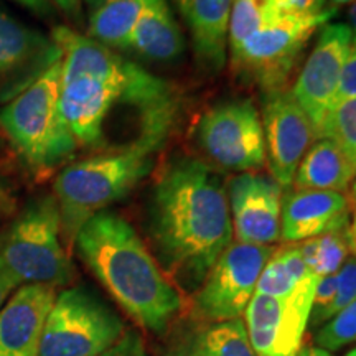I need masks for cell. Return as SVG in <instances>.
<instances>
[{
	"instance_id": "cell-1",
	"label": "cell",
	"mask_w": 356,
	"mask_h": 356,
	"mask_svg": "<svg viewBox=\"0 0 356 356\" xmlns=\"http://www.w3.org/2000/svg\"><path fill=\"white\" fill-rule=\"evenodd\" d=\"M51 38L63 51L60 111L78 147L113 149L118 121L137 134L175 126L177 97L165 79L70 26H55Z\"/></svg>"
},
{
	"instance_id": "cell-2",
	"label": "cell",
	"mask_w": 356,
	"mask_h": 356,
	"mask_svg": "<svg viewBox=\"0 0 356 356\" xmlns=\"http://www.w3.org/2000/svg\"><path fill=\"white\" fill-rule=\"evenodd\" d=\"M147 234L154 257L177 291L193 296L233 241L221 178L198 159L167 163L150 191Z\"/></svg>"
},
{
	"instance_id": "cell-3",
	"label": "cell",
	"mask_w": 356,
	"mask_h": 356,
	"mask_svg": "<svg viewBox=\"0 0 356 356\" xmlns=\"http://www.w3.org/2000/svg\"><path fill=\"white\" fill-rule=\"evenodd\" d=\"M73 249L142 328L155 335L170 328L184 297L126 218L109 210L97 213L79 229Z\"/></svg>"
},
{
	"instance_id": "cell-4",
	"label": "cell",
	"mask_w": 356,
	"mask_h": 356,
	"mask_svg": "<svg viewBox=\"0 0 356 356\" xmlns=\"http://www.w3.org/2000/svg\"><path fill=\"white\" fill-rule=\"evenodd\" d=\"M172 129H155L122 147L70 163L53 184L61 216V238L71 251L79 229L97 213L121 202L152 172Z\"/></svg>"
},
{
	"instance_id": "cell-5",
	"label": "cell",
	"mask_w": 356,
	"mask_h": 356,
	"mask_svg": "<svg viewBox=\"0 0 356 356\" xmlns=\"http://www.w3.org/2000/svg\"><path fill=\"white\" fill-rule=\"evenodd\" d=\"M61 58L10 102L0 106V132L29 172L51 175L79 149L60 111Z\"/></svg>"
},
{
	"instance_id": "cell-6",
	"label": "cell",
	"mask_w": 356,
	"mask_h": 356,
	"mask_svg": "<svg viewBox=\"0 0 356 356\" xmlns=\"http://www.w3.org/2000/svg\"><path fill=\"white\" fill-rule=\"evenodd\" d=\"M0 274L17 289L68 286L74 279L55 195H35L0 231Z\"/></svg>"
},
{
	"instance_id": "cell-7",
	"label": "cell",
	"mask_w": 356,
	"mask_h": 356,
	"mask_svg": "<svg viewBox=\"0 0 356 356\" xmlns=\"http://www.w3.org/2000/svg\"><path fill=\"white\" fill-rule=\"evenodd\" d=\"M126 333L124 322L84 287L56 296L44 322L38 356H96Z\"/></svg>"
},
{
	"instance_id": "cell-8",
	"label": "cell",
	"mask_w": 356,
	"mask_h": 356,
	"mask_svg": "<svg viewBox=\"0 0 356 356\" xmlns=\"http://www.w3.org/2000/svg\"><path fill=\"white\" fill-rule=\"evenodd\" d=\"M333 13L335 10L330 8L317 17H279L231 53V63L238 73L254 79L264 91H282L305 43Z\"/></svg>"
},
{
	"instance_id": "cell-9",
	"label": "cell",
	"mask_w": 356,
	"mask_h": 356,
	"mask_svg": "<svg viewBox=\"0 0 356 356\" xmlns=\"http://www.w3.org/2000/svg\"><path fill=\"white\" fill-rule=\"evenodd\" d=\"M273 252V246L231 243L191 296V318L220 323L241 317Z\"/></svg>"
},
{
	"instance_id": "cell-10",
	"label": "cell",
	"mask_w": 356,
	"mask_h": 356,
	"mask_svg": "<svg viewBox=\"0 0 356 356\" xmlns=\"http://www.w3.org/2000/svg\"><path fill=\"white\" fill-rule=\"evenodd\" d=\"M198 144L213 163L231 172H252L266 165L264 129L251 101L221 102L202 115Z\"/></svg>"
},
{
	"instance_id": "cell-11",
	"label": "cell",
	"mask_w": 356,
	"mask_h": 356,
	"mask_svg": "<svg viewBox=\"0 0 356 356\" xmlns=\"http://www.w3.org/2000/svg\"><path fill=\"white\" fill-rule=\"evenodd\" d=\"M351 43L353 33L348 24H325L293 84V99L310 119L317 139L328 111L335 104Z\"/></svg>"
},
{
	"instance_id": "cell-12",
	"label": "cell",
	"mask_w": 356,
	"mask_h": 356,
	"mask_svg": "<svg viewBox=\"0 0 356 356\" xmlns=\"http://www.w3.org/2000/svg\"><path fill=\"white\" fill-rule=\"evenodd\" d=\"M314 293L289 299L256 293L244 310L249 345L256 356H297L314 305Z\"/></svg>"
},
{
	"instance_id": "cell-13",
	"label": "cell",
	"mask_w": 356,
	"mask_h": 356,
	"mask_svg": "<svg viewBox=\"0 0 356 356\" xmlns=\"http://www.w3.org/2000/svg\"><path fill=\"white\" fill-rule=\"evenodd\" d=\"M63 51L55 40L0 8V106L10 102L56 61Z\"/></svg>"
},
{
	"instance_id": "cell-14",
	"label": "cell",
	"mask_w": 356,
	"mask_h": 356,
	"mask_svg": "<svg viewBox=\"0 0 356 356\" xmlns=\"http://www.w3.org/2000/svg\"><path fill=\"white\" fill-rule=\"evenodd\" d=\"M266 160L280 186H292L302 157L317 134L292 92H267L262 106Z\"/></svg>"
},
{
	"instance_id": "cell-15",
	"label": "cell",
	"mask_w": 356,
	"mask_h": 356,
	"mask_svg": "<svg viewBox=\"0 0 356 356\" xmlns=\"http://www.w3.org/2000/svg\"><path fill=\"white\" fill-rule=\"evenodd\" d=\"M282 186L273 177L244 172L229 184V211L238 243L270 246L280 239Z\"/></svg>"
},
{
	"instance_id": "cell-16",
	"label": "cell",
	"mask_w": 356,
	"mask_h": 356,
	"mask_svg": "<svg viewBox=\"0 0 356 356\" xmlns=\"http://www.w3.org/2000/svg\"><path fill=\"white\" fill-rule=\"evenodd\" d=\"M350 200L340 191L293 190L282 197L280 239L296 244L348 228Z\"/></svg>"
},
{
	"instance_id": "cell-17",
	"label": "cell",
	"mask_w": 356,
	"mask_h": 356,
	"mask_svg": "<svg viewBox=\"0 0 356 356\" xmlns=\"http://www.w3.org/2000/svg\"><path fill=\"white\" fill-rule=\"evenodd\" d=\"M56 287L20 286L0 309V356H38Z\"/></svg>"
},
{
	"instance_id": "cell-18",
	"label": "cell",
	"mask_w": 356,
	"mask_h": 356,
	"mask_svg": "<svg viewBox=\"0 0 356 356\" xmlns=\"http://www.w3.org/2000/svg\"><path fill=\"white\" fill-rule=\"evenodd\" d=\"M234 0H178L204 68L221 71L228 61V30Z\"/></svg>"
},
{
	"instance_id": "cell-19",
	"label": "cell",
	"mask_w": 356,
	"mask_h": 356,
	"mask_svg": "<svg viewBox=\"0 0 356 356\" xmlns=\"http://www.w3.org/2000/svg\"><path fill=\"white\" fill-rule=\"evenodd\" d=\"M165 356H256L241 318L220 323L191 320L173 332Z\"/></svg>"
},
{
	"instance_id": "cell-20",
	"label": "cell",
	"mask_w": 356,
	"mask_h": 356,
	"mask_svg": "<svg viewBox=\"0 0 356 356\" xmlns=\"http://www.w3.org/2000/svg\"><path fill=\"white\" fill-rule=\"evenodd\" d=\"M129 50L154 61H172L184 53V35L167 0H144Z\"/></svg>"
},
{
	"instance_id": "cell-21",
	"label": "cell",
	"mask_w": 356,
	"mask_h": 356,
	"mask_svg": "<svg viewBox=\"0 0 356 356\" xmlns=\"http://www.w3.org/2000/svg\"><path fill=\"white\" fill-rule=\"evenodd\" d=\"M356 178V163L332 139H317L302 157L296 175V190L343 191Z\"/></svg>"
},
{
	"instance_id": "cell-22",
	"label": "cell",
	"mask_w": 356,
	"mask_h": 356,
	"mask_svg": "<svg viewBox=\"0 0 356 356\" xmlns=\"http://www.w3.org/2000/svg\"><path fill=\"white\" fill-rule=\"evenodd\" d=\"M318 277L310 273L302 259L299 244L277 249L266 262L256 286V293L289 299L304 292H315Z\"/></svg>"
},
{
	"instance_id": "cell-23",
	"label": "cell",
	"mask_w": 356,
	"mask_h": 356,
	"mask_svg": "<svg viewBox=\"0 0 356 356\" xmlns=\"http://www.w3.org/2000/svg\"><path fill=\"white\" fill-rule=\"evenodd\" d=\"M88 37L111 50H129L144 0H89Z\"/></svg>"
},
{
	"instance_id": "cell-24",
	"label": "cell",
	"mask_w": 356,
	"mask_h": 356,
	"mask_svg": "<svg viewBox=\"0 0 356 356\" xmlns=\"http://www.w3.org/2000/svg\"><path fill=\"white\" fill-rule=\"evenodd\" d=\"M302 259L315 277L337 274L346 257L355 251V244L351 241L350 228L337 233H327L317 238L307 239L299 244Z\"/></svg>"
},
{
	"instance_id": "cell-25",
	"label": "cell",
	"mask_w": 356,
	"mask_h": 356,
	"mask_svg": "<svg viewBox=\"0 0 356 356\" xmlns=\"http://www.w3.org/2000/svg\"><path fill=\"white\" fill-rule=\"evenodd\" d=\"M279 17L282 15L275 0H234L228 30L229 55L257 30Z\"/></svg>"
},
{
	"instance_id": "cell-26",
	"label": "cell",
	"mask_w": 356,
	"mask_h": 356,
	"mask_svg": "<svg viewBox=\"0 0 356 356\" xmlns=\"http://www.w3.org/2000/svg\"><path fill=\"white\" fill-rule=\"evenodd\" d=\"M318 139L337 142L356 163V96L332 106L318 132Z\"/></svg>"
},
{
	"instance_id": "cell-27",
	"label": "cell",
	"mask_w": 356,
	"mask_h": 356,
	"mask_svg": "<svg viewBox=\"0 0 356 356\" xmlns=\"http://www.w3.org/2000/svg\"><path fill=\"white\" fill-rule=\"evenodd\" d=\"M315 341L327 351H338L356 341V299L320 328Z\"/></svg>"
},
{
	"instance_id": "cell-28",
	"label": "cell",
	"mask_w": 356,
	"mask_h": 356,
	"mask_svg": "<svg viewBox=\"0 0 356 356\" xmlns=\"http://www.w3.org/2000/svg\"><path fill=\"white\" fill-rule=\"evenodd\" d=\"M356 299V249L346 257L337 273V296L333 299L330 309L327 310L323 317V323L335 317L340 310Z\"/></svg>"
},
{
	"instance_id": "cell-29",
	"label": "cell",
	"mask_w": 356,
	"mask_h": 356,
	"mask_svg": "<svg viewBox=\"0 0 356 356\" xmlns=\"http://www.w3.org/2000/svg\"><path fill=\"white\" fill-rule=\"evenodd\" d=\"M280 15L291 17H317L327 8L328 0H275Z\"/></svg>"
},
{
	"instance_id": "cell-30",
	"label": "cell",
	"mask_w": 356,
	"mask_h": 356,
	"mask_svg": "<svg viewBox=\"0 0 356 356\" xmlns=\"http://www.w3.org/2000/svg\"><path fill=\"white\" fill-rule=\"evenodd\" d=\"M96 356H147V350L139 333L126 330L121 340Z\"/></svg>"
},
{
	"instance_id": "cell-31",
	"label": "cell",
	"mask_w": 356,
	"mask_h": 356,
	"mask_svg": "<svg viewBox=\"0 0 356 356\" xmlns=\"http://www.w3.org/2000/svg\"><path fill=\"white\" fill-rule=\"evenodd\" d=\"M355 96H356V42L351 43V50H350L348 60H346L345 63L343 73H341V81H340V88H338L335 102L348 99V97H355Z\"/></svg>"
},
{
	"instance_id": "cell-32",
	"label": "cell",
	"mask_w": 356,
	"mask_h": 356,
	"mask_svg": "<svg viewBox=\"0 0 356 356\" xmlns=\"http://www.w3.org/2000/svg\"><path fill=\"white\" fill-rule=\"evenodd\" d=\"M15 195L12 193L10 186L0 178V222L6 221L15 211Z\"/></svg>"
},
{
	"instance_id": "cell-33",
	"label": "cell",
	"mask_w": 356,
	"mask_h": 356,
	"mask_svg": "<svg viewBox=\"0 0 356 356\" xmlns=\"http://www.w3.org/2000/svg\"><path fill=\"white\" fill-rule=\"evenodd\" d=\"M53 7L60 8L73 22L81 20V0H50Z\"/></svg>"
},
{
	"instance_id": "cell-34",
	"label": "cell",
	"mask_w": 356,
	"mask_h": 356,
	"mask_svg": "<svg viewBox=\"0 0 356 356\" xmlns=\"http://www.w3.org/2000/svg\"><path fill=\"white\" fill-rule=\"evenodd\" d=\"M13 2L20 3V6L29 8L30 12H33L38 17H50L55 10L50 0H13Z\"/></svg>"
},
{
	"instance_id": "cell-35",
	"label": "cell",
	"mask_w": 356,
	"mask_h": 356,
	"mask_svg": "<svg viewBox=\"0 0 356 356\" xmlns=\"http://www.w3.org/2000/svg\"><path fill=\"white\" fill-rule=\"evenodd\" d=\"M15 286L8 280L7 277H3L2 274H0V309H2L3 305H6V302L8 300V297L12 296L13 291H15Z\"/></svg>"
},
{
	"instance_id": "cell-36",
	"label": "cell",
	"mask_w": 356,
	"mask_h": 356,
	"mask_svg": "<svg viewBox=\"0 0 356 356\" xmlns=\"http://www.w3.org/2000/svg\"><path fill=\"white\" fill-rule=\"evenodd\" d=\"M350 210L353 211V221H351V228H350V236L351 241H353L355 248H356V178L351 185V195H350Z\"/></svg>"
},
{
	"instance_id": "cell-37",
	"label": "cell",
	"mask_w": 356,
	"mask_h": 356,
	"mask_svg": "<svg viewBox=\"0 0 356 356\" xmlns=\"http://www.w3.org/2000/svg\"><path fill=\"white\" fill-rule=\"evenodd\" d=\"M297 356H332L330 351L318 348V346H309V348H302Z\"/></svg>"
},
{
	"instance_id": "cell-38",
	"label": "cell",
	"mask_w": 356,
	"mask_h": 356,
	"mask_svg": "<svg viewBox=\"0 0 356 356\" xmlns=\"http://www.w3.org/2000/svg\"><path fill=\"white\" fill-rule=\"evenodd\" d=\"M348 26L351 29V33H353V42H356V2L351 3L350 12H348Z\"/></svg>"
},
{
	"instance_id": "cell-39",
	"label": "cell",
	"mask_w": 356,
	"mask_h": 356,
	"mask_svg": "<svg viewBox=\"0 0 356 356\" xmlns=\"http://www.w3.org/2000/svg\"><path fill=\"white\" fill-rule=\"evenodd\" d=\"M330 2V8L337 10L338 7H343V6H351V3L356 2V0H328Z\"/></svg>"
},
{
	"instance_id": "cell-40",
	"label": "cell",
	"mask_w": 356,
	"mask_h": 356,
	"mask_svg": "<svg viewBox=\"0 0 356 356\" xmlns=\"http://www.w3.org/2000/svg\"><path fill=\"white\" fill-rule=\"evenodd\" d=\"M3 149H6V139H3L2 132H0V155H2V152H3Z\"/></svg>"
},
{
	"instance_id": "cell-41",
	"label": "cell",
	"mask_w": 356,
	"mask_h": 356,
	"mask_svg": "<svg viewBox=\"0 0 356 356\" xmlns=\"http://www.w3.org/2000/svg\"><path fill=\"white\" fill-rule=\"evenodd\" d=\"M346 356H356V348H353L351 351H348V353H346Z\"/></svg>"
}]
</instances>
